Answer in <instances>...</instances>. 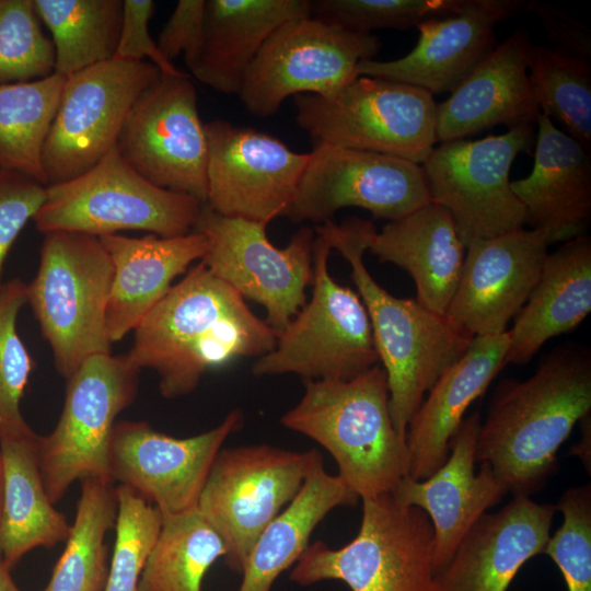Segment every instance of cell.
<instances>
[{"instance_id": "cell-23", "label": "cell", "mask_w": 591, "mask_h": 591, "mask_svg": "<svg viewBox=\"0 0 591 591\" xmlns=\"http://www.w3.org/2000/svg\"><path fill=\"white\" fill-rule=\"evenodd\" d=\"M555 505L515 496L484 513L436 573L439 591H507L520 568L544 552Z\"/></svg>"}, {"instance_id": "cell-44", "label": "cell", "mask_w": 591, "mask_h": 591, "mask_svg": "<svg viewBox=\"0 0 591 591\" xmlns=\"http://www.w3.org/2000/svg\"><path fill=\"white\" fill-rule=\"evenodd\" d=\"M154 2L151 0H123V23L119 42L113 59L149 61L163 76L184 77L181 71L160 50L157 40L149 32V21L153 15Z\"/></svg>"}, {"instance_id": "cell-14", "label": "cell", "mask_w": 591, "mask_h": 591, "mask_svg": "<svg viewBox=\"0 0 591 591\" xmlns=\"http://www.w3.org/2000/svg\"><path fill=\"white\" fill-rule=\"evenodd\" d=\"M266 228V223L223 216L202 204L194 230L209 241L200 260L243 298L263 305L266 323L280 333L306 303L315 232L303 227L280 248L269 241Z\"/></svg>"}, {"instance_id": "cell-46", "label": "cell", "mask_w": 591, "mask_h": 591, "mask_svg": "<svg viewBox=\"0 0 591 591\" xmlns=\"http://www.w3.org/2000/svg\"><path fill=\"white\" fill-rule=\"evenodd\" d=\"M525 10L538 16L553 48L591 59V32L586 25L563 9L538 0H528Z\"/></svg>"}, {"instance_id": "cell-21", "label": "cell", "mask_w": 591, "mask_h": 591, "mask_svg": "<svg viewBox=\"0 0 591 591\" xmlns=\"http://www.w3.org/2000/svg\"><path fill=\"white\" fill-rule=\"evenodd\" d=\"M528 0H463L455 13L427 20L416 46L395 60L361 61L358 76L420 88L431 95L454 88L495 48V26L525 10Z\"/></svg>"}, {"instance_id": "cell-34", "label": "cell", "mask_w": 591, "mask_h": 591, "mask_svg": "<svg viewBox=\"0 0 591 591\" xmlns=\"http://www.w3.org/2000/svg\"><path fill=\"white\" fill-rule=\"evenodd\" d=\"M65 77L53 74L0 84V166L47 186L43 149L56 116Z\"/></svg>"}, {"instance_id": "cell-27", "label": "cell", "mask_w": 591, "mask_h": 591, "mask_svg": "<svg viewBox=\"0 0 591 591\" xmlns=\"http://www.w3.org/2000/svg\"><path fill=\"white\" fill-rule=\"evenodd\" d=\"M113 264V278L106 312L111 343L134 331L184 274L209 248L205 234L192 231L164 237L148 234L99 236Z\"/></svg>"}, {"instance_id": "cell-12", "label": "cell", "mask_w": 591, "mask_h": 591, "mask_svg": "<svg viewBox=\"0 0 591 591\" xmlns=\"http://www.w3.org/2000/svg\"><path fill=\"white\" fill-rule=\"evenodd\" d=\"M381 48L372 34L349 32L311 15L292 19L265 42L239 92L252 115L276 114L289 96H332L358 76L361 61L374 59Z\"/></svg>"}, {"instance_id": "cell-7", "label": "cell", "mask_w": 591, "mask_h": 591, "mask_svg": "<svg viewBox=\"0 0 591 591\" xmlns=\"http://www.w3.org/2000/svg\"><path fill=\"white\" fill-rule=\"evenodd\" d=\"M201 206L193 196L147 181L115 146L88 172L47 185L33 221L44 234L70 231L99 237L140 230L172 237L194 231Z\"/></svg>"}, {"instance_id": "cell-26", "label": "cell", "mask_w": 591, "mask_h": 591, "mask_svg": "<svg viewBox=\"0 0 591 591\" xmlns=\"http://www.w3.org/2000/svg\"><path fill=\"white\" fill-rule=\"evenodd\" d=\"M508 344V331L474 337L463 356L445 369L429 390L406 430L408 477L426 479L447 461L450 443L465 412L507 366Z\"/></svg>"}, {"instance_id": "cell-28", "label": "cell", "mask_w": 591, "mask_h": 591, "mask_svg": "<svg viewBox=\"0 0 591 591\" xmlns=\"http://www.w3.org/2000/svg\"><path fill=\"white\" fill-rule=\"evenodd\" d=\"M368 251L380 262L406 270L415 281L416 300L445 316L457 287L464 257L463 244L451 215L429 202L374 230Z\"/></svg>"}, {"instance_id": "cell-1", "label": "cell", "mask_w": 591, "mask_h": 591, "mask_svg": "<svg viewBox=\"0 0 591 591\" xmlns=\"http://www.w3.org/2000/svg\"><path fill=\"white\" fill-rule=\"evenodd\" d=\"M129 360L159 375L160 393H192L202 375L237 358L271 351L278 332L200 260L134 329Z\"/></svg>"}, {"instance_id": "cell-24", "label": "cell", "mask_w": 591, "mask_h": 591, "mask_svg": "<svg viewBox=\"0 0 591 591\" xmlns=\"http://www.w3.org/2000/svg\"><path fill=\"white\" fill-rule=\"evenodd\" d=\"M531 43L526 30L507 37L437 103V143L464 139L503 125H536V103L528 69Z\"/></svg>"}, {"instance_id": "cell-33", "label": "cell", "mask_w": 591, "mask_h": 591, "mask_svg": "<svg viewBox=\"0 0 591 591\" xmlns=\"http://www.w3.org/2000/svg\"><path fill=\"white\" fill-rule=\"evenodd\" d=\"M51 34L55 72L69 77L114 58L123 23V0H34Z\"/></svg>"}, {"instance_id": "cell-38", "label": "cell", "mask_w": 591, "mask_h": 591, "mask_svg": "<svg viewBox=\"0 0 591 591\" xmlns=\"http://www.w3.org/2000/svg\"><path fill=\"white\" fill-rule=\"evenodd\" d=\"M27 303V285L13 279L0 289V440L36 433L25 421L20 403L34 362L16 331L20 310Z\"/></svg>"}, {"instance_id": "cell-11", "label": "cell", "mask_w": 591, "mask_h": 591, "mask_svg": "<svg viewBox=\"0 0 591 591\" xmlns=\"http://www.w3.org/2000/svg\"><path fill=\"white\" fill-rule=\"evenodd\" d=\"M139 372L127 355H95L67 380L60 418L49 434L37 439L38 467L53 503L76 480L111 479L115 420L134 402Z\"/></svg>"}, {"instance_id": "cell-30", "label": "cell", "mask_w": 591, "mask_h": 591, "mask_svg": "<svg viewBox=\"0 0 591 591\" xmlns=\"http://www.w3.org/2000/svg\"><path fill=\"white\" fill-rule=\"evenodd\" d=\"M591 312V239L583 234L547 254L540 278L508 329L506 364H525L553 337Z\"/></svg>"}, {"instance_id": "cell-13", "label": "cell", "mask_w": 591, "mask_h": 591, "mask_svg": "<svg viewBox=\"0 0 591 591\" xmlns=\"http://www.w3.org/2000/svg\"><path fill=\"white\" fill-rule=\"evenodd\" d=\"M535 127L441 142L421 164L431 202L451 215L465 246L525 224L524 208L511 189L510 169L519 153L531 150Z\"/></svg>"}, {"instance_id": "cell-29", "label": "cell", "mask_w": 591, "mask_h": 591, "mask_svg": "<svg viewBox=\"0 0 591 591\" xmlns=\"http://www.w3.org/2000/svg\"><path fill=\"white\" fill-rule=\"evenodd\" d=\"M310 10L311 0H206L204 38L192 74L220 93L239 94L268 37Z\"/></svg>"}, {"instance_id": "cell-9", "label": "cell", "mask_w": 591, "mask_h": 591, "mask_svg": "<svg viewBox=\"0 0 591 591\" xmlns=\"http://www.w3.org/2000/svg\"><path fill=\"white\" fill-rule=\"evenodd\" d=\"M296 121L314 141L422 164L436 139L437 102L406 83L359 76L332 96H294Z\"/></svg>"}, {"instance_id": "cell-4", "label": "cell", "mask_w": 591, "mask_h": 591, "mask_svg": "<svg viewBox=\"0 0 591 591\" xmlns=\"http://www.w3.org/2000/svg\"><path fill=\"white\" fill-rule=\"evenodd\" d=\"M280 421L322 445L360 499L391 494L408 476L406 438L394 428L380 363L346 381H305L301 399Z\"/></svg>"}, {"instance_id": "cell-5", "label": "cell", "mask_w": 591, "mask_h": 591, "mask_svg": "<svg viewBox=\"0 0 591 591\" xmlns=\"http://www.w3.org/2000/svg\"><path fill=\"white\" fill-rule=\"evenodd\" d=\"M112 259L99 237L70 231L45 234L27 303L67 380L90 357L111 354L106 312Z\"/></svg>"}, {"instance_id": "cell-31", "label": "cell", "mask_w": 591, "mask_h": 591, "mask_svg": "<svg viewBox=\"0 0 591 591\" xmlns=\"http://www.w3.org/2000/svg\"><path fill=\"white\" fill-rule=\"evenodd\" d=\"M38 434L0 440V556L12 568L36 547L65 542L71 524L48 498L37 462Z\"/></svg>"}, {"instance_id": "cell-39", "label": "cell", "mask_w": 591, "mask_h": 591, "mask_svg": "<svg viewBox=\"0 0 591 591\" xmlns=\"http://www.w3.org/2000/svg\"><path fill=\"white\" fill-rule=\"evenodd\" d=\"M115 542L104 591H138L140 576L159 537L161 511L126 485L115 487Z\"/></svg>"}, {"instance_id": "cell-32", "label": "cell", "mask_w": 591, "mask_h": 591, "mask_svg": "<svg viewBox=\"0 0 591 591\" xmlns=\"http://www.w3.org/2000/svg\"><path fill=\"white\" fill-rule=\"evenodd\" d=\"M360 498L320 464L298 495L263 531L243 568L237 591H270L278 576L297 563L318 523L335 508L354 507Z\"/></svg>"}, {"instance_id": "cell-41", "label": "cell", "mask_w": 591, "mask_h": 591, "mask_svg": "<svg viewBox=\"0 0 591 591\" xmlns=\"http://www.w3.org/2000/svg\"><path fill=\"white\" fill-rule=\"evenodd\" d=\"M463 0H311L310 15L349 32L371 34L379 28L406 30L451 15Z\"/></svg>"}, {"instance_id": "cell-6", "label": "cell", "mask_w": 591, "mask_h": 591, "mask_svg": "<svg viewBox=\"0 0 591 591\" xmlns=\"http://www.w3.org/2000/svg\"><path fill=\"white\" fill-rule=\"evenodd\" d=\"M361 500L356 537L340 548L309 544L290 580L300 586L340 580L352 591H439L426 512L398 503L391 494Z\"/></svg>"}, {"instance_id": "cell-3", "label": "cell", "mask_w": 591, "mask_h": 591, "mask_svg": "<svg viewBox=\"0 0 591 591\" xmlns=\"http://www.w3.org/2000/svg\"><path fill=\"white\" fill-rule=\"evenodd\" d=\"M332 248L347 260L351 279L369 315L373 340L390 392V413L395 430L406 438L408 422L439 376L472 341L444 315L416 299L396 298L370 275L363 262L373 223L351 218L340 224H318Z\"/></svg>"}, {"instance_id": "cell-20", "label": "cell", "mask_w": 591, "mask_h": 591, "mask_svg": "<svg viewBox=\"0 0 591 591\" xmlns=\"http://www.w3.org/2000/svg\"><path fill=\"white\" fill-rule=\"evenodd\" d=\"M548 246L543 231L524 228L470 242L445 317L472 338L507 332L540 278Z\"/></svg>"}, {"instance_id": "cell-43", "label": "cell", "mask_w": 591, "mask_h": 591, "mask_svg": "<svg viewBox=\"0 0 591 591\" xmlns=\"http://www.w3.org/2000/svg\"><path fill=\"white\" fill-rule=\"evenodd\" d=\"M45 197V185L23 173L0 166V289L5 257Z\"/></svg>"}, {"instance_id": "cell-36", "label": "cell", "mask_w": 591, "mask_h": 591, "mask_svg": "<svg viewBox=\"0 0 591 591\" xmlns=\"http://www.w3.org/2000/svg\"><path fill=\"white\" fill-rule=\"evenodd\" d=\"M138 591H201L202 579L227 547L197 508L163 515Z\"/></svg>"}, {"instance_id": "cell-40", "label": "cell", "mask_w": 591, "mask_h": 591, "mask_svg": "<svg viewBox=\"0 0 591 591\" xmlns=\"http://www.w3.org/2000/svg\"><path fill=\"white\" fill-rule=\"evenodd\" d=\"M54 72V45L43 31L34 0H0V84Z\"/></svg>"}, {"instance_id": "cell-2", "label": "cell", "mask_w": 591, "mask_h": 591, "mask_svg": "<svg viewBox=\"0 0 591 591\" xmlns=\"http://www.w3.org/2000/svg\"><path fill=\"white\" fill-rule=\"evenodd\" d=\"M590 413V349L559 346L526 380L498 384L480 422L476 462L489 463L513 497H530L556 472L558 449Z\"/></svg>"}, {"instance_id": "cell-47", "label": "cell", "mask_w": 591, "mask_h": 591, "mask_svg": "<svg viewBox=\"0 0 591 591\" xmlns=\"http://www.w3.org/2000/svg\"><path fill=\"white\" fill-rule=\"evenodd\" d=\"M10 569L0 556V591H21L12 579Z\"/></svg>"}, {"instance_id": "cell-16", "label": "cell", "mask_w": 591, "mask_h": 591, "mask_svg": "<svg viewBox=\"0 0 591 591\" xmlns=\"http://www.w3.org/2000/svg\"><path fill=\"white\" fill-rule=\"evenodd\" d=\"M420 164L382 153L315 143L285 217L293 222L332 221L344 208L393 221L429 204Z\"/></svg>"}, {"instance_id": "cell-42", "label": "cell", "mask_w": 591, "mask_h": 591, "mask_svg": "<svg viewBox=\"0 0 591 591\" xmlns=\"http://www.w3.org/2000/svg\"><path fill=\"white\" fill-rule=\"evenodd\" d=\"M556 510L563 524L544 548L558 566L568 591H591V485L568 488Z\"/></svg>"}, {"instance_id": "cell-10", "label": "cell", "mask_w": 591, "mask_h": 591, "mask_svg": "<svg viewBox=\"0 0 591 591\" xmlns=\"http://www.w3.org/2000/svg\"><path fill=\"white\" fill-rule=\"evenodd\" d=\"M322 463L315 449L251 444L219 451L197 509L222 538L230 569L242 573L256 540Z\"/></svg>"}, {"instance_id": "cell-25", "label": "cell", "mask_w": 591, "mask_h": 591, "mask_svg": "<svg viewBox=\"0 0 591 591\" xmlns=\"http://www.w3.org/2000/svg\"><path fill=\"white\" fill-rule=\"evenodd\" d=\"M531 173L511 182L525 224L543 231L549 245L587 234L591 219V151L544 114L536 120Z\"/></svg>"}, {"instance_id": "cell-17", "label": "cell", "mask_w": 591, "mask_h": 591, "mask_svg": "<svg viewBox=\"0 0 591 591\" xmlns=\"http://www.w3.org/2000/svg\"><path fill=\"white\" fill-rule=\"evenodd\" d=\"M124 161L152 184L207 200V137L189 76H163L132 105L118 141Z\"/></svg>"}, {"instance_id": "cell-48", "label": "cell", "mask_w": 591, "mask_h": 591, "mask_svg": "<svg viewBox=\"0 0 591 591\" xmlns=\"http://www.w3.org/2000/svg\"><path fill=\"white\" fill-rule=\"evenodd\" d=\"M1 505H2V462L0 457V511H1Z\"/></svg>"}, {"instance_id": "cell-37", "label": "cell", "mask_w": 591, "mask_h": 591, "mask_svg": "<svg viewBox=\"0 0 591 591\" xmlns=\"http://www.w3.org/2000/svg\"><path fill=\"white\" fill-rule=\"evenodd\" d=\"M528 69L541 114L591 151L590 59L531 44Z\"/></svg>"}, {"instance_id": "cell-35", "label": "cell", "mask_w": 591, "mask_h": 591, "mask_svg": "<svg viewBox=\"0 0 591 591\" xmlns=\"http://www.w3.org/2000/svg\"><path fill=\"white\" fill-rule=\"evenodd\" d=\"M113 480H81V494L66 546L43 591H104L108 576L105 535L115 525Z\"/></svg>"}, {"instance_id": "cell-18", "label": "cell", "mask_w": 591, "mask_h": 591, "mask_svg": "<svg viewBox=\"0 0 591 591\" xmlns=\"http://www.w3.org/2000/svg\"><path fill=\"white\" fill-rule=\"evenodd\" d=\"M207 200L216 212L268 224L285 217L310 160L280 139L247 126L205 124Z\"/></svg>"}, {"instance_id": "cell-22", "label": "cell", "mask_w": 591, "mask_h": 591, "mask_svg": "<svg viewBox=\"0 0 591 591\" xmlns=\"http://www.w3.org/2000/svg\"><path fill=\"white\" fill-rule=\"evenodd\" d=\"M478 413L464 418L450 443L447 461L428 478L404 477L391 493L404 506L421 509L433 529V568L437 573L486 511L499 503L507 488L487 462L475 472Z\"/></svg>"}, {"instance_id": "cell-45", "label": "cell", "mask_w": 591, "mask_h": 591, "mask_svg": "<svg viewBox=\"0 0 591 591\" xmlns=\"http://www.w3.org/2000/svg\"><path fill=\"white\" fill-rule=\"evenodd\" d=\"M206 0H179L159 33L157 44L173 61L181 54L188 69L194 65L202 44Z\"/></svg>"}, {"instance_id": "cell-15", "label": "cell", "mask_w": 591, "mask_h": 591, "mask_svg": "<svg viewBox=\"0 0 591 591\" xmlns=\"http://www.w3.org/2000/svg\"><path fill=\"white\" fill-rule=\"evenodd\" d=\"M161 77L149 61L112 59L69 77L43 149L48 185L92 169L113 149L139 95Z\"/></svg>"}, {"instance_id": "cell-8", "label": "cell", "mask_w": 591, "mask_h": 591, "mask_svg": "<svg viewBox=\"0 0 591 591\" xmlns=\"http://www.w3.org/2000/svg\"><path fill=\"white\" fill-rule=\"evenodd\" d=\"M329 239L315 227L312 297L252 366L256 376L293 373L305 381L350 380L380 363L359 294L329 274Z\"/></svg>"}, {"instance_id": "cell-19", "label": "cell", "mask_w": 591, "mask_h": 591, "mask_svg": "<svg viewBox=\"0 0 591 591\" xmlns=\"http://www.w3.org/2000/svg\"><path fill=\"white\" fill-rule=\"evenodd\" d=\"M242 422V413L233 409L217 427L188 438L159 432L144 421L116 422L111 479L134 489L163 515L195 509L217 454Z\"/></svg>"}]
</instances>
